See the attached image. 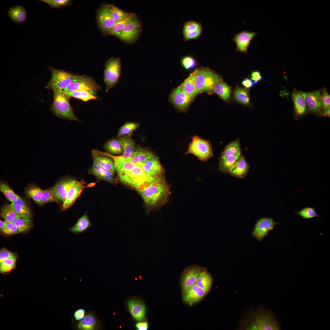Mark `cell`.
<instances>
[{
	"label": "cell",
	"mask_w": 330,
	"mask_h": 330,
	"mask_svg": "<svg viewBox=\"0 0 330 330\" xmlns=\"http://www.w3.org/2000/svg\"><path fill=\"white\" fill-rule=\"evenodd\" d=\"M148 206L157 207L166 203L170 194L163 174L152 178L136 189Z\"/></svg>",
	"instance_id": "cell-1"
},
{
	"label": "cell",
	"mask_w": 330,
	"mask_h": 330,
	"mask_svg": "<svg viewBox=\"0 0 330 330\" xmlns=\"http://www.w3.org/2000/svg\"><path fill=\"white\" fill-rule=\"evenodd\" d=\"M243 321L240 329L244 330H278L280 326L271 312L264 309L254 311Z\"/></svg>",
	"instance_id": "cell-2"
},
{
	"label": "cell",
	"mask_w": 330,
	"mask_h": 330,
	"mask_svg": "<svg viewBox=\"0 0 330 330\" xmlns=\"http://www.w3.org/2000/svg\"><path fill=\"white\" fill-rule=\"evenodd\" d=\"M53 92V101L50 108L53 114L60 118L79 121L70 103L71 97L63 90H56Z\"/></svg>",
	"instance_id": "cell-3"
},
{
	"label": "cell",
	"mask_w": 330,
	"mask_h": 330,
	"mask_svg": "<svg viewBox=\"0 0 330 330\" xmlns=\"http://www.w3.org/2000/svg\"><path fill=\"white\" fill-rule=\"evenodd\" d=\"M196 69L195 83L198 93L214 92L215 84L221 79L220 76L208 67Z\"/></svg>",
	"instance_id": "cell-4"
},
{
	"label": "cell",
	"mask_w": 330,
	"mask_h": 330,
	"mask_svg": "<svg viewBox=\"0 0 330 330\" xmlns=\"http://www.w3.org/2000/svg\"><path fill=\"white\" fill-rule=\"evenodd\" d=\"M49 68L52 76L45 88L53 91L57 89L63 90L72 82L78 80L81 76L53 67H49Z\"/></svg>",
	"instance_id": "cell-5"
},
{
	"label": "cell",
	"mask_w": 330,
	"mask_h": 330,
	"mask_svg": "<svg viewBox=\"0 0 330 330\" xmlns=\"http://www.w3.org/2000/svg\"><path fill=\"white\" fill-rule=\"evenodd\" d=\"M121 60L118 57H111L105 62L104 80L106 92L119 82L121 75Z\"/></svg>",
	"instance_id": "cell-6"
},
{
	"label": "cell",
	"mask_w": 330,
	"mask_h": 330,
	"mask_svg": "<svg viewBox=\"0 0 330 330\" xmlns=\"http://www.w3.org/2000/svg\"><path fill=\"white\" fill-rule=\"evenodd\" d=\"M191 153L196 156L202 161H206L213 156L210 142L197 136L193 137L186 154Z\"/></svg>",
	"instance_id": "cell-7"
},
{
	"label": "cell",
	"mask_w": 330,
	"mask_h": 330,
	"mask_svg": "<svg viewBox=\"0 0 330 330\" xmlns=\"http://www.w3.org/2000/svg\"><path fill=\"white\" fill-rule=\"evenodd\" d=\"M122 183L137 189L148 181V177L140 165H136L126 173L118 177Z\"/></svg>",
	"instance_id": "cell-8"
},
{
	"label": "cell",
	"mask_w": 330,
	"mask_h": 330,
	"mask_svg": "<svg viewBox=\"0 0 330 330\" xmlns=\"http://www.w3.org/2000/svg\"><path fill=\"white\" fill-rule=\"evenodd\" d=\"M101 88V86L92 78L82 75L78 80L72 82L63 90L65 92L85 91L96 96L97 92Z\"/></svg>",
	"instance_id": "cell-9"
},
{
	"label": "cell",
	"mask_w": 330,
	"mask_h": 330,
	"mask_svg": "<svg viewBox=\"0 0 330 330\" xmlns=\"http://www.w3.org/2000/svg\"><path fill=\"white\" fill-rule=\"evenodd\" d=\"M279 222H275L273 218L264 217L258 220L251 232L252 236L259 242L263 240L272 231L276 225H280Z\"/></svg>",
	"instance_id": "cell-10"
},
{
	"label": "cell",
	"mask_w": 330,
	"mask_h": 330,
	"mask_svg": "<svg viewBox=\"0 0 330 330\" xmlns=\"http://www.w3.org/2000/svg\"><path fill=\"white\" fill-rule=\"evenodd\" d=\"M194 98L185 93L178 86L172 90L168 100L177 109L183 112L187 110Z\"/></svg>",
	"instance_id": "cell-11"
},
{
	"label": "cell",
	"mask_w": 330,
	"mask_h": 330,
	"mask_svg": "<svg viewBox=\"0 0 330 330\" xmlns=\"http://www.w3.org/2000/svg\"><path fill=\"white\" fill-rule=\"evenodd\" d=\"M141 30V24L135 16L126 24L117 36L125 42H131L137 38Z\"/></svg>",
	"instance_id": "cell-12"
},
{
	"label": "cell",
	"mask_w": 330,
	"mask_h": 330,
	"mask_svg": "<svg viewBox=\"0 0 330 330\" xmlns=\"http://www.w3.org/2000/svg\"><path fill=\"white\" fill-rule=\"evenodd\" d=\"M292 98L294 103L293 115L295 120H299L307 114V107L302 91L295 88L292 93Z\"/></svg>",
	"instance_id": "cell-13"
},
{
	"label": "cell",
	"mask_w": 330,
	"mask_h": 330,
	"mask_svg": "<svg viewBox=\"0 0 330 330\" xmlns=\"http://www.w3.org/2000/svg\"><path fill=\"white\" fill-rule=\"evenodd\" d=\"M203 268L199 266L193 265L184 270L182 276V287L183 294L196 284L199 274Z\"/></svg>",
	"instance_id": "cell-14"
},
{
	"label": "cell",
	"mask_w": 330,
	"mask_h": 330,
	"mask_svg": "<svg viewBox=\"0 0 330 330\" xmlns=\"http://www.w3.org/2000/svg\"><path fill=\"white\" fill-rule=\"evenodd\" d=\"M101 321L94 312L89 311L86 313L82 319L75 324V328L79 330L101 329L102 326Z\"/></svg>",
	"instance_id": "cell-15"
},
{
	"label": "cell",
	"mask_w": 330,
	"mask_h": 330,
	"mask_svg": "<svg viewBox=\"0 0 330 330\" xmlns=\"http://www.w3.org/2000/svg\"><path fill=\"white\" fill-rule=\"evenodd\" d=\"M258 34L257 32L244 30L235 34L232 40L235 42L236 45V50L247 53L251 41Z\"/></svg>",
	"instance_id": "cell-16"
},
{
	"label": "cell",
	"mask_w": 330,
	"mask_h": 330,
	"mask_svg": "<svg viewBox=\"0 0 330 330\" xmlns=\"http://www.w3.org/2000/svg\"><path fill=\"white\" fill-rule=\"evenodd\" d=\"M98 24L102 32L106 34L116 23L110 13L108 5L103 6L99 9L97 14Z\"/></svg>",
	"instance_id": "cell-17"
},
{
	"label": "cell",
	"mask_w": 330,
	"mask_h": 330,
	"mask_svg": "<svg viewBox=\"0 0 330 330\" xmlns=\"http://www.w3.org/2000/svg\"><path fill=\"white\" fill-rule=\"evenodd\" d=\"M322 88L312 92H305L302 94L306 100L307 107V114H312L321 117L323 116L320 111L318 104V99Z\"/></svg>",
	"instance_id": "cell-18"
},
{
	"label": "cell",
	"mask_w": 330,
	"mask_h": 330,
	"mask_svg": "<svg viewBox=\"0 0 330 330\" xmlns=\"http://www.w3.org/2000/svg\"><path fill=\"white\" fill-rule=\"evenodd\" d=\"M140 165L149 177H155L164 174L163 168L156 156L146 160Z\"/></svg>",
	"instance_id": "cell-19"
},
{
	"label": "cell",
	"mask_w": 330,
	"mask_h": 330,
	"mask_svg": "<svg viewBox=\"0 0 330 330\" xmlns=\"http://www.w3.org/2000/svg\"><path fill=\"white\" fill-rule=\"evenodd\" d=\"M79 182L75 179L69 178L63 180L56 184L53 188L58 199L64 203L70 189Z\"/></svg>",
	"instance_id": "cell-20"
},
{
	"label": "cell",
	"mask_w": 330,
	"mask_h": 330,
	"mask_svg": "<svg viewBox=\"0 0 330 330\" xmlns=\"http://www.w3.org/2000/svg\"><path fill=\"white\" fill-rule=\"evenodd\" d=\"M207 293L196 284L184 294L183 300L189 304H195L203 299Z\"/></svg>",
	"instance_id": "cell-21"
},
{
	"label": "cell",
	"mask_w": 330,
	"mask_h": 330,
	"mask_svg": "<svg viewBox=\"0 0 330 330\" xmlns=\"http://www.w3.org/2000/svg\"><path fill=\"white\" fill-rule=\"evenodd\" d=\"M127 305L130 314L135 320L140 321L145 318L146 307L141 300L137 299H131L128 301Z\"/></svg>",
	"instance_id": "cell-22"
},
{
	"label": "cell",
	"mask_w": 330,
	"mask_h": 330,
	"mask_svg": "<svg viewBox=\"0 0 330 330\" xmlns=\"http://www.w3.org/2000/svg\"><path fill=\"white\" fill-rule=\"evenodd\" d=\"M85 184L84 181L82 180L70 189L63 204L62 210L65 211L72 206L85 187Z\"/></svg>",
	"instance_id": "cell-23"
},
{
	"label": "cell",
	"mask_w": 330,
	"mask_h": 330,
	"mask_svg": "<svg viewBox=\"0 0 330 330\" xmlns=\"http://www.w3.org/2000/svg\"><path fill=\"white\" fill-rule=\"evenodd\" d=\"M90 173L97 178L114 184V172L108 170L100 166L94 160L92 167L90 170Z\"/></svg>",
	"instance_id": "cell-24"
},
{
	"label": "cell",
	"mask_w": 330,
	"mask_h": 330,
	"mask_svg": "<svg viewBox=\"0 0 330 330\" xmlns=\"http://www.w3.org/2000/svg\"><path fill=\"white\" fill-rule=\"evenodd\" d=\"M196 72V69L179 86L185 93L194 98L198 94L195 83Z\"/></svg>",
	"instance_id": "cell-25"
},
{
	"label": "cell",
	"mask_w": 330,
	"mask_h": 330,
	"mask_svg": "<svg viewBox=\"0 0 330 330\" xmlns=\"http://www.w3.org/2000/svg\"><path fill=\"white\" fill-rule=\"evenodd\" d=\"M118 140L121 145L123 149V159L130 160L133 153L135 151L133 141L130 135L123 136L118 137Z\"/></svg>",
	"instance_id": "cell-26"
},
{
	"label": "cell",
	"mask_w": 330,
	"mask_h": 330,
	"mask_svg": "<svg viewBox=\"0 0 330 330\" xmlns=\"http://www.w3.org/2000/svg\"><path fill=\"white\" fill-rule=\"evenodd\" d=\"M8 13L10 18L16 24L24 23L27 18V11L20 6L11 7L8 10Z\"/></svg>",
	"instance_id": "cell-27"
},
{
	"label": "cell",
	"mask_w": 330,
	"mask_h": 330,
	"mask_svg": "<svg viewBox=\"0 0 330 330\" xmlns=\"http://www.w3.org/2000/svg\"><path fill=\"white\" fill-rule=\"evenodd\" d=\"M318 104L323 116L330 117V95L325 87L321 89L318 99Z\"/></svg>",
	"instance_id": "cell-28"
},
{
	"label": "cell",
	"mask_w": 330,
	"mask_h": 330,
	"mask_svg": "<svg viewBox=\"0 0 330 330\" xmlns=\"http://www.w3.org/2000/svg\"><path fill=\"white\" fill-rule=\"evenodd\" d=\"M249 166L244 157L241 156L237 161L230 174L232 176L242 178L248 173Z\"/></svg>",
	"instance_id": "cell-29"
},
{
	"label": "cell",
	"mask_w": 330,
	"mask_h": 330,
	"mask_svg": "<svg viewBox=\"0 0 330 330\" xmlns=\"http://www.w3.org/2000/svg\"><path fill=\"white\" fill-rule=\"evenodd\" d=\"M213 279L210 273L203 268L197 277L196 284L208 293L212 285Z\"/></svg>",
	"instance_id": "cell-30"
},
{
	"label": "cell",
	"mask_w": 330,
	"mask_h": 330,
	"mask_svg": "<svg viewBox=\"0 0 330 330\" xmlns=\"http://www.w3.org/2000/svg\"><path fill=\"white\" fill-rule=\"evenodd\" d=\"M240 157L236 156H221L219 159V168L220 171L230 174Z\"/></svg>",
	"instance_id": "cell-31"
},
{
	"label": "cell",
	"mask_w": 330,
	"mask_h": 330,
	"mask_svg": "<svg viewBox=\"0 0 330 330\" xmlns=\"http://www.w3.org/2000/svg\"><path fill=\"white\" fill-rule=\"evenodd\" d=\"M92 225L86 212L79 219L74 226L69 229V230L72 233L79 234L84 233Z\"/></svg>",
	"instance_id": "cell-32"
},
{
	"label": "cell",
	"mask_w": 330,
	"mask_h": 330,
	"mask_svg": "<svg viewBox=\"0 0 330 330\" xmlns=\"http://www.w3.org/2000/svg\"><path fill=\"white\" fill-rule=\"evenodd\" d=\"M10 205L20 217L30 219L31 211L25 201L21 198L12 202Z\"/></svg>",
	"instance_id": "cell-33"
},
{
	"label": "cell",
	"mask_w": 330,
	"mask_h": 330,
	"mask_svg": "<svg viewBox=\"0 0 330 330\" xmlns=\"http://www.w3.org/2000/svg\"><path fill=\"white\" fill-rule=\"evenodd\" d=\"M94 160L101 167L114 173L116 170L114 160L105 155H93Z\"/></svg>",
	"instance_id": "cell-34"
},
{
	"label": "cell",
	"mask_w": 330,
	"mask_h": 330,
	"mask_svg": "<svg viewBox=\"0 0 330 330\" xmlns=\"http://www.w3.org/2000/svg\"><path fill=\"white\" fill-rule=\"evenodd\" d=\"M214 91L225 101L228 100L229 98L230 88L221 79L215 84Z\"/></svg>",
	"instance_id": "cell-35"
},
{
	"label": "cell",
	"mask_w": 330,
	"mask_h": 330,
	"mask_svg": "<svg viewBox=\"0 0 330 330\" xmlns=\"http://www.w3.org/2000/svg\"><path fill=\"white\" fill-rule=\"evenodd\" d=\"M221 156H241V151L239 141L237 140L232 141L225 148Z\"/></svg>",
	"instance_id": "cell-36"
},
{
	"label": "cell",
	"mask_w": 330,
	"mask_h": 330,
	"mask_svg": "<svg viewBox=\"0 0 330 330\" xmlns=\"http://www.w3.org/2000/svg\"><path fill=\"white\" fill-rule=\"evenodd\" d=\"M0 215L6 222H13L15 220L20 217L10 204H7L3 207Z\"/></svg>",
	"instance_id": "cell-37"
},
{
	"label": "cell",
	"mask_w": 330,
	"mask_h": 330,
	"mask_svg": "<svg viewBox=\"0 0 330 330\" xmlns=\"http://www.w3.org/2000/svg\"><path fill=\"white\" fill-rule=\"evenodd\" d=\"M104 147L107 152L112 154L119 155L123 153L122 146L118 139H111L105 144Z\"/></svg>",
	"instance_id": "cell-38"
},
{
	"label": "cell",
	"mask_w": 330,
	"mask_h": 330,
	"mask_svg": "<svg viewBox=\"0 0 330 330\" xmlns=\"http://www.w3.org/2000/svg\"><path fill=\"white\" fill-rule=\"evenodd\" d=\"M135 16L133 13L125 19L116 22L113 27L106 33L107 35H112L117 36L121 32L126 24Z\"/></svg>",
	"instance_id": "cell-39"
},
{
	"label": "cell",
	"mask_w": 330,
	"mask_h": 330,
	"mask_svg": "<svg viewBox=\"0 0 330 330\" xmlns=\"http://www.w3.org/2000/svg\"><path fill=\"white\" fill-rule=\"evenodd\" d=\"M59 200L55 193L53 187L42 190V198L40 205L53 202H58Z\"/></svg>",
	"instance_id": "cell-40"
},
{
	"label": "cell",
	"mask_w": 330,
	"mask_h": 330,
	"mask_svg": "<svg viewBox=\"0 0 330 330\" xmlns=\"http://www.w3.org/2000/svg\"><path fill=\"white\" fill-rule=\"evenodd\" d=\"M109 9L113 19L117 22L128 17L130 13H126L122 10L112 5H108Z\"/></svg>",
	"instance_id": "cell-41"
},
{
	"label": "cell",
	"mask_w": 330,
	"mask_h": 330,
	"mask_svg": "<svg viewBox=\"0 0 330 330\" xmlns=\"http://www.w3.org/2000/svg\"><path fill=\"white\" fill-rule=\"evenodd\" d=\"M234 96L235 99L239 102L245 105H248L250 98L247 90L244 88L238 87L235 90Z\"/></svg>",
	"instance_id": "cell-42"
},
{
	"label": "cell",
	"mask_w": 330,
	"mask_h": 330,
	"mask_svg": "<svg viewBox=\"0 0 330 330\" xmlns=\"http://www.w3.org/2000/svg\"><path fill=\"white\" fill-rule=\"evenodd\" d=\"M139 126L138 123L135 122H127L119 129L117 137L130 135L133 131Z\"/></svg>",
	"instance_id": "cell-43"
},
{
	"label": "cell",
	"mask_w": 330,
	"mask_h": 330,
	"mask_svg": "<svg viewBox=\"0 0 330 330\" xmlns=\"http://www.w3.org/2000/svg\"><path fill=\"white\" fill-rule=\"evenodd\" d=\"M65 92L71 97L77 98L84 101L96 99L97 98V96H94L90 93L85 91H76Z\"/></svg>",
	"instance_id": "cell-44"
},
{
	"label": "cell",
	"mask_w": 330,
	"mask_h": 330,
	"mask_svg": "<svg viewBox=\"0 0 330 330\" xmlns=\"http://www.w3.org/2000/svg\"><path fill=\"white\" fill-rule=\"evenodd\" d=\"M0 190L12 203L21 198L15 194L6 184L4 183H0Z\"/></svg>",
	"instance_id": "cell-45"
},
{
	"label": "cell",
	"mask_w": 330,
	"mask_h": 330,
	"mask_svg": "<svg viewBox=\"0 0 330 330\" xmlns=\"http://www.w3.org/2000/svg\"><path fill=\"white\" fill-rule=\"evenodd\" d=\"M26 194L36 203L40 205L42 198V190L36 186H32L26 190Z\"/></svg>",
	"instance_id": "cell-46"
},
{
	"label": "cell",
	"mask_w": 330,
	"mask_h": 330,
	"mask_svg": "<svg viewBox=\"0 0 330 330\" xmlns=\"http://www.w3.org/2000/svg\"><path fill=\"white\" fill-rule=\"evenodd\" d=\"M13 222L17 226L20 233L27 231L32 226L30 219L20 217L16 219Z\"/></svg>",
	"instance_id": "cell-47"
},
{
	"label": "cell",
	"mask_w": 330,
	"mask_h": 330,
	"mask_svg": "<svg viewBox=\"0 0 330 330\" xmlns=\"http://www.w3.org/2000/svg\"><path fill=\"white\" fill-rule=\"evenodd\" d=\"M303 218L308 219L317 217L320 218L319 215L317 214L314 208L311 207H304L300 211L295 212Z\"/></svg>",
	"instance_id": "cell-48"
},
{
	"label": "cell",
	"mask_w": 330,
	"mask_h": 330,
	"mask_svg": "<svg viewBox=\"0 0 330 330\" xmlns=\"http://www.w3.org/2000/svg\"><path fill=\"white\" fill-rule=\"evenodd\" d=\"M16 259L9 258L0 262V271L3 273L10 272L16 266Z\"/></svg>",
	"instance_id": "cell-49"
},
{
	"label": "cell",
	"mask_w": 330,
	"mask_h": 330,
	"mask_svg": "<svg viewBox=\"0 0 330 330\" xmlns=\"http://www.w3.org/2000/svg\"><path fill=\"white\" fill-rule=\"evenodd\" d=\"M46 3L53 8L59 9L70 5L72 1L69 0H38Z\"/></svg>",
	"instance_id": "cell-50"
},
{
	"label": "cell",
	"mask_w": 330,
	"mask_h": 330,
	"mask_svg": "<svg viewBox=\"0 0 330 330\" xmlns=\"http://www.w3.org/2000/svg\"><path fill=\"white\" fill-rule=\"evenodd\" d=\"M137 152L140 163L142 164L146 160L156 156L150 151L145 149L138 148Z\"/></svg>",
	"instance_id": "cell-51"
},
{
	"label": "cell",
	"mask_w": 330,
	"mask_h": 330,
	"mask_svg": "<svg viewBox=\"0 0 330 330\" xmlns=\"http://www.w3.org/2000/svg\"><path fill=\"white\" fill-rule=\"evenodd\" d=\"M200 29H202V27L200 23L196 21H189L184 23L183 32V33Z\"/></svg>",
	"instance_id": "cell-52"
},
{
	"label": "cell",
	"mask_w": 330,
	"mask_h": 330,
	"mask_svg": "<svg viewBox=\"0 0 330 330\" xmlns=\"http://www.w3.org/2000/svg\"><path fill=\"white\" fill-rule=\"evenodd\" d=\"M182 64L183 67L187 70L192 69L196 65V62L195 59L190 56L184 57L182 60Z\"/></svg>",
	"instance_id": "cell-53"
},
{
	"label": "cell",
	"mask_w": 330,
	"mask_h": 330,
	"mask_svg": "<svg viewBox=\"0 0 330 330\" xmlns=\"http://www.w3.org/2000/svg\"><path fill=\"white\" fill-rule=\"evenodd\" d=\"M2 232L9 235L14 234L20 233L17 226L13 222H6Z\"/></svg>",
	"instance_id": "cell-54"
},
{
	"label": "cell",
	"mask_w": 330,
	"mask_h": 330,
	"mask_svg": "<svg viewBox=\"0 0 330 330\" xmlns=\"http://www.w3.org/2000/svg\"><path fill=\"white\" fill-rule=\"evenodd\" d=\"M202 31V29H200L183 33L184 40L187 41L196 39L200 35Z\"/></svg>",
	"instance_id": "cell-55"
},
{
	"label": "cell",
	"mask_w": 330,
	"mask_h": 330,
	"mask_svg": "<svg viewBox=\"0 0 330 330\" xmlns=\"http://www.w3.org/2000/svg\"><path fill=\"white\" fill-rule=\"evenodd\" d=\"M9 258L16 259V255L5 248L1 249L0 251V262Z\"/></svg>",
	"instance_id": "cell-56"
},
{
	"label": "cell",
	"mask_w": 330,
	"mask_h": 330,
	"mask_svg": "<svg viewBox=\"0 0 330 330\" xmlns=\"http://www.w3.org/2000/svg\"><path fill=\"white\" fill-rule=\"evenodd\" d=\"M86 314L85 310L82 308H80L77 309L75 311L73 317L75 319L78 321L83 318Z\"/></svg>",
	"instance_id": "cell-57"
},
{
	"label": "cell",
	"mask_w": 330,
	"mask_h": 330,
	"mask_svg": "<svg viewBox=\"0 0 330 330\" xmlns=\"http://www.w3.org/2000/svg\"><path fill=\"white\" fill-rule=\"evenodd\" d=\"M130 160L132 162L136 165H139L141 164L140 161L138 154L136 150L133 153Z\"/></svg>",
	"instance_id": "cell-58"
},
{
	"label": "cell",
	"mask_w": 330,
	"mask_h": 330,
	"mask_svg": "<svg viewBox=\"0 0 330 330\" xmlns=\"http://www.w3.org/2000/svg\"><path fill=\"white\" fill-rule=\"evenodd\" d=\"M135 326L138 330H146L148 328V325L146 322H141L137 323Z\"/></svg>",
	"instance_id": "cell-59"
},
{
	"label": "cell",
	"mask_w": 330,
	"mask_h": 330,
	"mask_svg": "<svg viewBox=\"0 0 330 330\" xmlns=\"http://www.w3.org/2000/svg\"><path fill=\"white\" fill-rule=\"evenodd\" d=\"M251 79L256 82L259 81L262 79L260 72L258 71H255L252 72L251 74Z\"/></svg>",
	"instance_id": "cell-60"
},
{
	"label": "cell",
	"mask_w": 330,
	"mask_h": 330,
	"mask_svg": "<svg viewBox=\"0 0 330 330\" xmlns=\"http://www.w3.org/2000/svg\"><path fill=\"white\" fill-rule=\"evenodd\" d=\"M242 83L244 86L248 88L252 87L253 85L252 81L248 79H245Z\"/></svg>",
	"instance_id": "cell-61"
},
{
	"label": "cell",
	"mask_w": 330,
	"mask_h": 330,
	"mask_svg": "<svg viewBox=\"0 0 330 330\" xmlns=\"http://www.w3.org/2000/svg\"><path fill=\"white\" fill-rule=\"evenodd\" d=\"M6 222L3 221L2 220H0V229L1 231L2 232V230L4 228Z\"/></svg>",
	"instance_id": "cell-62"
}]
</instances>
